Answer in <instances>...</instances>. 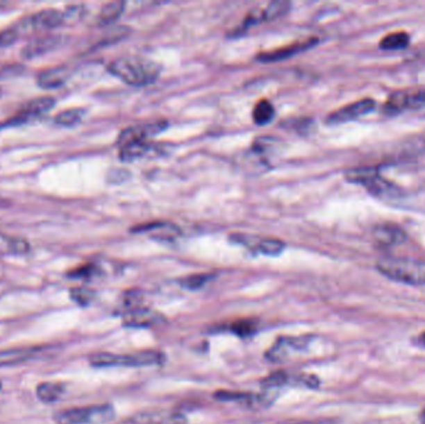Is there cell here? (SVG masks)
<instances>
[{"label": "cell", "instance_id": "30bf717a", "mask_svg": "<svg viewBox=\"0 0 425 424\" xmlns=\"http://www.w3.org/2000/svg\"><path fill=\"white\" fill-rule=\"evenodd\" d=\"M55 105V100L53 97H40V99H35L33 101L25 103L23 108H20L18 114L15 116L10 117L9 120L6 121V126H18L23 125L25 122H29V121L35 119V117H40L42 115L47 112L49 110H51Z\"/></svg>", "mask_w": 425, "mask_h": 424}, {"label": "cell", "instance_id": "1f68e13d", "mask_svg": "<svg viewBox=\"0 0 425 424\" xmlns=\"http://www.w3.org/2000/svg\"><path fill=\"white\" fill-rule=\"evenodd\" d=\"M19 36H20V34L15 29V26L10 28V29L0 31V48H6V46L12 45L18 40Z\"/></svg>", "mask_w": 425, "mask_h": 424}, {"label": "cell", "instance_id": "e575fe53", "mask_svg": "<svg viewBox=\"0 0 425 424\" xmlns=\"http://www.w3.org/2000/svg\"><path fill=\"white\" fill-rule=\"evenodd\" d=\"M420 422H422V424H425V408L420 413Z\"/></svg>", "mask_w": 425, "mask_h": 424}, {"label": "cell", "instance_id": "cb8c5ba5", "mask_svg": "<svg viewBox=\"0 0 425 424\" xmlns=\"http://www.w3.org/2000/svg\"><path fill=\"white\" fill-rule=\"evenodd\" d=\"M274 116H275V110H274L272 102L264 99L255 105L253 119L256 125H267L269 122H272Z\"/></svg>", "mask_w": 425, "mask_h": 424}, {"label": "cell", "instance_id": "83f0119b", "mask_svg": "<svg viewBox=\"0 0 425 424\" xmlns=\"http://www.w3.org/2000/svg\"><path fill=\"white\" fill-rule=\"evenodd\" d=\"M99 271L100 270L94 264H85V265H81V266H78L76 269L71 270L67 276H70L72 279L90 280V279L94 278L96 275H99Z\"/></svg>", "mask_w": 425, "mask_h": 424}, {"label": "cell", "instance_id": "9a60e30c", "mask_svg": "<svg viewBox=\"0 0 425 424\" xmlns=\"http://www.w3.org/2000/svg\"><path fill=\"white\" fill-rule=\"evenodd\" d=\"M122 424H185V418L178 413H142Z\"/></svg>", "mask_w": 425, "mask_h": 424}, {"label": "cell", "instance_id": "4316f807", "mask_svg": "<svg viewBox=\"0 0 425 424\" xmlns=\"http://www.w3.org/2000/svg\"><path fill=\"white\" fill-rule=\"evenodd\" d=\"M83 115V110H80V108H70V110H65V111L60 112L55 117V121H56V124H59L61 126H74L76 125L77 122H80Z\"/></svg>", "mask_w": 425, "mask_h": 424}, {"label": "cell", "instance_id": "44dd1931", "mask_svg": "<svg viewBox=\"0 0 425 424\" xmlns=\"http://www.w3.org/2000/svg\"><path fill=\"white\" fill-rule=\"evenodd\" d=\"M149 151H151V144H148V141H135L121 146L119 158L126 162L136 161L143 155H147Z\"/></svg>", "mask_w": 425, "mask_h": 424}, {"label": "cell", "instance_id": "6da1fadb", "mask_svg": "<svg viewBox=\"0 0 425 424\" xmlns=\"http://www.w3.org/2000/svg\"><path fill=\"white\" fill-rule=\"evenodd\" d=\"M108 71L132 86H146L153 84L162 71L160 64L153 60L128 56L112 61L108 65Z\"/></svg>", "mask_w": 425, "mask_h": 424}, {"label": "cell", "instance_id": "e0dca14e", "mask_svg": "<svg viewBox=\"0 0 425 424\" xmlns=\"http://www.w3.org/2000/svg\"><path fill=\"white\" fill-rule=\"evenodd\" d=\"M373 238L381 244L397 245L401 244L407 239V235L398 226L384 223V224H379L377 227H374Z\"/></svg>", "mask_w": 425, "mask_h": 424}, {"label": "cell", "instance_id": "7a4b0ae2", "mask_svg": "<svg viewBox=\"0 0 425 424\" xmlns=\"http://www.w3.org/2000/svg\"><path fill=\"white\" fill-rule=\"evenodd\" d=\"M377 269L390 280L408 285H425V260L406 257H383L377 262Z\"/></svg>", "mask_w": 425, "mask_h": 424}, {"label": "cell", "instance_id": "d4e9b609", "mask_svg": "<svg viewBox=\"0 0 425 424\" xmlns=\"http://www.w3.org/2000/svg\"><path fill=\"white\" fill-rule=\"evenodd\" d=\"M410 37L404 31H397L392 33L390 35L384 36L381 40L379 48L383 50H401L407 48L409 45Z\"/></svg>", "mask_w": 425, "mask_h": 424}, {"label": "cell", "instance_id": "5bb4252c", "mask_svg": "<svg viewBox=\"0 0 425 424\" xmlns=\"http://www.w3.org/2000/svg\"><path fill=\"white\" fill-rule=\"evenodd\" d=\"M316 44H317V39L316 37H310L307 40L294 42V44H290L288 46L276 49L274 51L258 55V60L262 61V62L285 60V59H288L290 56H294V55L299 54L301 51H305L307 49L312 48Z\"/></svg>", "mask_w": 425, "mask_h": 424}, {"label": "cell", "instance_id": "3957f363", "mask_svg": "<svg viewBox=\"0 0 425 424\" xmlns=\"http://www.w3.org/2000/svg\"><path fill=\"white\" fill-rule=\"evenodd\" d=\"M165 361V353L153 350L132 353V355L96 353L90 357V364L94 367H142V366L162 364Z\"/></svg>", "mask_w": 425, "mask_h": 424}, {"label": "cell", "instance_id": "4fadbf2b", "mask_svg": "<svg viewBox=\"0 0 425 424\" xmlns=\"http://www.w3.org/2000/svg\"><path fill=\"white\" fill-rule=\"evenodd\" d=\"M231 239L250 246V248L258 249L262 254L269 255V257L278 255L285 249V243L275 238H256V237H250L245 234H234L231 235Z\"/></svg>", "mask_w": 425, "mask_h": 424}, {"label": "cell", "instance_id": "603a6c76", "mask_svg": "<svg viewBox=\"0 0 425 424\" xmlns=\"http://www.w3.org/2000/svg\"><path fill=\"white\" fill-rule=\"evenodd\" d=\"M124 1H111L107 3L106 6H102L100 15H99V24H112L115 20H117L124 10Z\"/></svg>", "mask_w": 425, "mask_h": 424}, {"label": "cell", "instance_id": "f546056e", "mask_svg": "<svg viewBox=\"0 0 425 424\" xmlns=\"http://www.w3.org/2000/svg\"><path fill=\"white\" fill-rule=\"evenodd\" d=\"M256 323L253 320H240L231 325V331L239 336H249L255 331Z\"/></svg>", "mask_w": 425, "mask_h": 424}, {"label": "cell", "instance_id": "7c38bea8", "mask_svg": "<svg viewBox=\"0 0 425 424\" xmlns=\"http://www.w3.org/2000/svg\"><path fill=\"white\" fill-rule=\"evenodd\" d=\"M168 126L167 121H156L152 124H141L126 128L119 133L117 144L124 146L135 141H147V138L153 137L162 131H165Z\"/></svg>", "mask_w": 425, "mask_h": 424}, {"label": "cell", "instance_id": "5b68a950", "mask_svg": "<svg viewBox=\"0 0 425 424\" xmlns=\"http://www.w3.org/2000/svg\"><path fill=\"white\" fill-rule=\"evenodd\" d=\"M346 178L349 182L365 185L368 192L376 197L390 199L398 198L401 194V189L390 180H384L379 174L377 168H354L346 173Z\"/></svg>", "mask_w": 425, "mask_h": 424}, {"label": "cell", "instance_id": "8fae6325", "mask_svg": "<svg viewBox=\"0 0 425 424\" xmlns=\"http://www.w3.org/2000/svg\"><path fill=\"white\" fill-rule=\"evenodd\" d=\"M165 320V315H162L158 311L147 309V307H135L132 310L127 311L124 315V325L127 328H153L163 325Z\"/></svg>", "mask_w": 425, "mask_h": 424}, {"label": "cell", "instance_id": "7402d4cb", "mask_svg": "<svg viewBox=\"0 0 425 424\" xmlns=\"http://www.w3.org/2000/svg\"><path fill=\"white\" fill-rule=\"evenodd\" d=\"M64 389L65 387L61 383L44 382L38 386L36 393L38 398L44 403H53L62 396Z\"/></svg>", "mask_w": 425, "mask_h": 424}, {"label": "cell", "instance_id": "ffe728a7", "mask_svg": "<svg viewBox=\"0 0 425 424\" xmlns=\"http://www.w3.org/2000/svg\"><path fill=\"white\" fill-rule=\"evenodd\" d=\"M133 232H142V233L153 234L158 237L160 234H163V238H169L179 234V228L176 227L172 223L167 221H153L148 224H142L140 227L133 228Z\"/></svg>", "mask_w": 425, "mask_h": 424}, {"label": "cell", "instance_id": "4dcf8cb0", "mask_svg": "<svg viewBox=\"0 0 425 424\" xmlns=\"http://www.w3.org/2000/svg\"><path fill=\"white\" fill-rule=\"evenodd\" d=\"M70 294L72 300L80 305H88L91 303V300L94 299V291H91L89 289H83V287L72 289Z\"/></svg>", "mask_w": 425, "mask_h": 424}, {"label": "cell", "instance_id": "d6a6232c", "mask_svg": "<svg viewBox=\"0 0 425 424\" xmlns=\"http://www.w3.org/2000/svg\"><path fill=\"white\" fill-rule=\"evenodd\" d=\"M280 424H335L331 419H319V421H308V422H297V423H280Z\"/></svg>", "mask_w": 425, "mask_h": 424}, {"label": "cell", "instance_id": "836d02e7", "mask_svg": "<svg viewBox=\"0 0 425 424\" xmlns=\"http://www.w3.org/2000/svg\"><path fill=\"white\" fill-rule=\"evenodd\" d=\"M417 342H418V345H420V346L425 347V331L424 332H422V334H420L419 337L417 339Z\"/></svg>", "mask_w": 425, "mask_h": 424}, {"label": "cell", "instance_id": "277c9868", "mask_svg": "<svg viewBox=\"0 0 425 424\" xmlns=\"http://www.w3.org/2000/svg\"><path fill=\"white\" fill-rule=\"evenodd\" d=\"M113 418L115 409L111 405L70 408L53 416L56 424H106Z\"/></svg>", "mask_w": 425, "mask_h": 424}, {"label": "cell", "instance_id": "8992f818", "mask_svg": "<svg viewBox=\"0 0 425 424\" xmlns=\"http://www.w3.org/2000/svg\"><path fill=\"white\" fill-rule=\"evenodd\" d=\"M312 336H310V334L299 336V337H291V336L280 337L267 350V353L265 355L266 359L270 361L272 364L283 362V361L289 359L292 353H301L303 350H306L310 341L312 340Z\"/></svg>", "mask_w": 425, "mask_h": 424}, {"label": "cell", "instance_id": "484cf974", "mask_svg": "<svg viewBox=\"0 0 425 424\" xmlns=\"http://www.w3.org/2000/svg\"><path fill=\"white\" fill-rule=\"evenodd\" d=\"M290 6H291V4H290L289 1H283V0L269 3L261 10L262 20L264 22H272V20L283 17L286 12H289Z\"/></svg>", "mask_w": 425, "mask_h": 424}, {"label": "cell", "instance_id": "9c48e42d", "mask_svg": "<svg viewBox=\"0 0 425 424\" xmlns=\"http://www.w3.org/2000/svg\"><path fill=\"white\" fill-rule=\"evenodd\" d=\"M376 108V102L372 99H363L360 101L349 103L344 108H338L333 114L327 117V124L338 125L349 121L357 120L365 115L371 114Z\"/></svg>", "mask_w": 425, "mask_h": 424}, {"label": "cell", "instance_id": "52a82bcc", "mask_svg": "<svg viewBox=\"0 0 425 424\" xmlns=\"http://www.w3.org/2000/svg\"><path fill=\"white\" fill-rule=\"evenodd\" d=\"M65 14L56 9H45L42 12H36L34 15H30L28 18L23 19L19 23L15 29L22 33H29V31H45V29H53L65 23Z\"/></svg>", "mask_w": 425, "mask_h": 424}, {"label": "cell", "instance_id": "2e32d148", "mask_svg": "<svg viewBox=\"0 0 425 424\" xmlns=\"http://www.w3.org/2000/svg\"><path fill=\"white\" fill-rule=\"evenodd\" d=\"M40 350H42L40 347H17L0 351V367L24 364L38 356Z\"/></svg>", "mask_w": 425, "mask_h": 424}, {"label": "cell", "instance_id": "f1b7e54d", "mask_svg": "<svg viewBox=\"0 0 425 424\" xmlns=\"http://www.w3.org/2000/svg\"><path fill=\"white\" fill-rule=\"evenodd\" d=\"M212 275L210 274H195L190 275L184 278L183 280L181 281L182 287H187L189 290H198L201 287H204L208 281L212 280Z\"/></svg>", "mask_w": 425, "mask_h": 424}, {"label": "cell", "instance_id": "d6986e66", "mask_svg": "<svg viewBox=\"0 0 425 424\" xmlns=\"http://www.w3.org/2000/svg\"><path fill=\"white\" fill-rule=\"evenodd\" d=\"M59 37L58 36H45L40 37L38 40L29 42L25 48L23 49V58L25 59H34L36 56L44 55L47 51H51L53 49L58 46L59 44Z\"/></svg>", "mask_w": 425, "mask_h": 424}, {"label": "cell", "instance_id": "ac0fdd59", "mask_svg": "<svg viewBox=\"0 0 425 424\" xmlns=\"http://www.w3.org/2000/svg\"><path fill=\"white\" fill-rule=\"evenodd\" d=\"M67 78H69V69L65 66H56L40 72L36 78V81L42 89H56L61 85L65 84Z\"/></svg>", "mask_w": 425, "mask_h": 424}, {"label": "cell", "instance_id": "ba28073f", "mask_svg": "<svg viewBox=\"0 0 425 424\" xmlns=\"http://www.w3.org/2000/svg\"><path fill=\"white\" fill-rule=\"evenodd\" d=\"M425 108V89L401 90L393 92L383 106V112L396 115L403 110H419Z\"/></svg>", "mask_w": 425, "mask_h": 424}]
</instances>
